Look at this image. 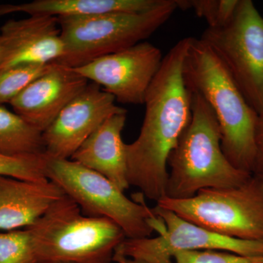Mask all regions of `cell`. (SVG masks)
<instances>
[{"instance_id": "9c48e42d", "label": "cell", "mask_w": 263, "mask_h": 263, "mask_svg": "<svg viewBox=\"0 0 263 263\" xmlns=\"http://www.w3.org/2000/svg\"><path fill=\"white\" fill-rule=\"evenodd\" d=\"M157 216L151 221L159 233L156 238H126L115 253L150 263H173L176 252L183 251L216 250L247 256H263V241L237 239L205 229L177 214L155 206Z\"/></svg>"}, {"instance_id": "2e32d148", "label": "cell", "mask_w": 263, "mask_h": 263, "mask_svg": "<svg viewBox=\"0 0 263 263\" xmlns=\"http://www.w3.org/2000/svg\"><path fill=\"white\" fill-rule=\"evenodd\" d=\"M163 0H34L0 5V17L14 13L49 16H89L111 13H141L154 9Z\"/></svg>"}, {"instance_id": "ac0fdd59", "label": "cell", "mask_w": 263, "mask_h": 263, "mask_svg": "<svg viewBox=\"0 0 263 263\" xmlns=\"http://www.w3.org/2000/svg\"><path fill=\"white\" fill-rule=\"evenodd\" d=\"M52 64H29L0 70V105L10 103L33 81L46 73Z\"/></svg>"}, {"instance_id": "cb8c5ba5", "label": "cell", "mask_w": 263, "mask_h": 263, "mask_svg": "<svg viewBox=\"0 0 263 263\" xmlns=\"http://www.w3.org/2000/svg\"><path fill=\"white\" fill-rule=\"evenodd\" d=\"M113 262L117 263H150L142 259H133L114 252Z\"/></svg>"}, {"instance_id": "8992f818", "label": "cell", "mask_w": 263, "mask_h": 263, "mask_svg": "<svg viewBox=\"0 0 263 263\" xmlns=\"http://www.w3.org/2000/svg\"><path fill=\"white\" fill-rule=\"evenodd\" d=\"M45 174L62 189L80 207L84 215L104 217L117 223L127 238H148L155 232L150 221L153 209L147 206L143 194L129 200L101 174L70 159H59L44 153Z\"/></svg>"}, {"instance_id": "d6986e66", "label": "cell", "mask_w": 263, "mask_h": 263, "mask_svg": "<svg viewBox=\"0 0 263 263\" xmlns=\"http://www.w3.org/2000/svg\"><path fill=\"white\" fill-rule=\"evenodd\" d=\"M0 263H37L28 228L0 233Z\"/></svg>"}, {"instance_id": "6da1fadb", "label": "cell", "mask_w": 263, "mask_h": 263, "mask_svg": "<svg viewBox=\"0 0 263 263\" xmlns=\"http://www.w3.org/2000/svg\"><path fill=\"white\" fill-rule=\"evenodd\" d=\"M192 37L179 41L163 57L145 97L139 136L125 143L127 180L149 200L165 197L170 154L192 116V93L183 80V65Z\"/></svg>"}, {"instance_id": "5b68a950", "label": "cell", "mask_w": 263, "mask_h": 263, "mask_svg": "<svg viewBox=\"0 0 263 263\" xmlns=\"http://www.w3.org/2000/svg\"><path fill=\"white\" fill-rule=\"evenodd\" d=\"M178 8L179 0H163L154 9L141 13L57 17L65 55L56 63L77 68L146 41Z\"/></svg>"}, {"instance_id": "4316f807", "label": "cell", "mask_w": 263, "mask_h": 263, "mask_svg": "<svg viewBox=\"0 0 263 263\" xmlns=\"http://www.w3.org/2000/svg\"><path fill=\"white\" fill-rule=\"evenodd\" d=\"M58 263H66V262H58Z\"/></svg>"}, {"instance_id": "d4e9b609", "label": "cell", "mask_w": 263, "mask_h": 263, "mask_svg": "<svg viewBox=\"0 0 263 263\" xmlns=\"http://www.w3.org/2000/svg\"><path fill=\"white\" fill-rule=\"evenodd\" d=\"M254 175H256V176H258L259 179H260L261 181H262V185H263V174H254Z\"/></svg>"}, {"instance_id": "603a6c76", "label": "cell", "mask_w": 263, "mask_h": 263, "mask_svg": "<svg viewBox=\"0 0 263 263\" xmlns=\"http://www.w3.org/2000/svg\"><path fill=\"white\" fill-rule=\"evenodd\" d=\"M256 164L253 174H263V110L258 114L255 134Z\"/></svg>"}, {"instance_id": "7a4b0ae2", "label": "cell", "mask_w": 263, "mask_h": 263, "mask_svg": "<svg viewBox=\"0 0 263 263\" xmlns=\"http://www.w3.org/2000/svg\"><path fill=\"white\" fill-rule=\"evenodd\" d=\"M183 76L187 89L201 95L214 111L227 159L235 168L253 175L258 114L247 103L219 57L200 38H191Z\"/></svg>"}, {"instance_id": "7c38bea8", "label": "cell", "mask_w": 263, "mask_h": 263, "mask_svg": "<svg viewBox=\"0 0 263 263\" xmlns=\"http://www.w3.org/2000/svg\"><path fill=\"white\" fill-rule=\"evenodd\" d=\"M0 70L21 65L56 63L65 55L58 18L29 15L0 27Z\"/></svg>"}, {"instance_id": "44dd1931", "label": "cell", "mask_w": 263, "mask_h": 263, "mask_svg": "<svg viewBox=\"0 0 263 263\" xmlns=\"http://www.w3.org/2000/svg\"><path fill=\"white\" fill-rule=\"evenodd\" d=\"M239 0H179L180 9H191L205 19L210 28H219L229 22Z\"/></svg>"}, {"instance_id": "52a82bcc", "label": "cell", "mask_w": 263, "mask_h": 263, "mask_svg": "<svg viewBox=\"0 0 263 263\" xmlns=\"http://www.w3.org/2000/svg\"><path fill=\"white\" fill-rule=\"evenodd\" d=\"M156 206L217 234L263 241V185L256 175L240 186L204 189L190 198L164 197Z\"/></svg>"}, {"instance_id": "8fae6325", "label": "cell", "mask_w": 263, "mask_h": 263, "mask_svg": "<svg viewBox=\"0 0 263 263\" xmlns=\"http://www.w3.org/2000/svg\"><path fill=\"white\" fill-rule=\"evenodd\" d=\"M115 103V98L100 86L88 84L43 132L45 154L54 158H71L108 118L125 111Z\"/></svg>"}, {"instance_id": "5bb4252c", "label": "cell", "mask_w": 263, "mask_h": 263, "mask_svg": "<svg viewBox=\"0 0 263 263\" xmlns=\"http://www.w3.org/2000/svg\"><path fill=\"white\" fill-rule=\"evenodd\" d=\"M126 119L127 110L108 118L70 158L101 174L123 193L130 186L127 180L125 143L122 138Z\"/></svg>"}, {"instance_id": "7402d4cb", "label": "cell", "mask_w": 263, "mask_h": 263, "mask_svg": "<svg viewBox=\"0 0 263 263\" xmlns=\"http://www.w3.org/2000/svg\"><path fill=\"white\" fill-rule=\"evenodd\" d=\"M176 263H263L261 257H247L216 250L183 251L173 257Z\"/></svg>"}, {"instance_id": "30bf717a", "label": "cell", "mask_w": 263, "mask_h": 263, "mask_svg": "<svg viewBox=\"0 0 263 263\" xmlns=\"http://www.w3.org/2000/svg\"><path fill=\"white\" fill-rule=\"evenodd\" d=\"M162 60L158 48L143 41L73 69L111 95L116 101L143 105Z\"/></svg>"}, {"instance_id": "e0dca14e", "label": "cell", "mask_w": 263, "mask_h": 263, "mask_svg": "<svg viewBox=\"0 0 263 263\" xmlns=\"http://www.w3.org/2000/svg\"><path fill=\"white\" fill-rule=\"evenodd\" d=\"M44 153L42 132L0 105V155L22 157Z\"/></svg>"}, {"instance_id": "277c9868", "label": "cell", "mask_w": 263, "mask_h": 263, "mask_svg": "<svg viewBox=\"0 0 263 263\" xmlns=\"http://www.w3.org/2000/svg\"><path fill=\"white\" fill-rule=\"evenodd\" d=\"M27 228L37 263H111L127 238L117 223L84 215L66 195Z\"/></svg>"}, {"instance_id": "9a60e30c", "label": "cell", "mask_w": 263, "mask_h": 263, "mask_svg": "<svg viewBox=\"0 0 263 263\" xmlns=\"http://www.w3.org/2000/svg\"><path fill=\"white\" fill-rule=\"evenodd\" d=\"M53 181H29L0 176V230L33 226L52 204L65 196Z\"/></svg>"}, {"instance_id": "484cf974", "label": "cell", "mask_w": 263, "mask_h": 263, "mask_svg": "<svg viewBox=\"0 0 263 263\" xmlns=\"http://www.w3.org/2000/svg\"><path fill=\"white\" fill-rule=\"evenodd\" d=\"M0 53H1V41H0Z\"/></svg>"}, {"instance_id": "ba28073f", "label": "cell", "mask_w": 263, "mask_h": 263, "mask_svg": "<svg viewBox=\"0 0 263 263\" xmlns=\"http://www.w3.org/2000/svg\"><path fill=\"white\" fill-rule=\"evenodd\" d=\"M200 39L210 46L247 103L263 110V18L253 2L239 0L233 17L219 28L208 27Z\"/></svg>"}, {"instance_id": "4fadbf2b", "label": "cell", "mask_w": 263, "mask_h": 263, "mask_svg": "<svg viewBox=\"0 0 263 263\" xmlns=\"http://www.w3.org/2000/svg\"><path fill=\"white\" fill-rule=\"evenodd\" d=\"M88 84L72 67L53 63L10 104L15 114L43 133Z\"/></svg>"}, {"instance_id": "3957f363", "label": "cell", "mask_w": 263, "mask_h": 263, "mask_svg": "<svg viewBox=\"0 0 263 263\" xmlns=\"http://www.w3.org/2000/svg\"><path fill=\"white\" fill-rule=\"evenodd\" d=\"M191 93V119L167 160L165 197L171 199L190 198L204 189L235 187L252 176L227 159L214 111L201 95Z\"/></svg>"}, {"instance_id": "ffe728a7", "label": "cell", "mask_w": 263, "mask_h": 263, "mask_svg": "<svg viewBox=\"0 0 263 263\" xmlns=\"http://www.w3.org/2000/svg\"><path fill=\"white\" fill-rule=\"evenodd\" d=\"M44 165V154L22 157L0 155V176L38 182L47 181Z\"/></svg>"}]
</instances>
